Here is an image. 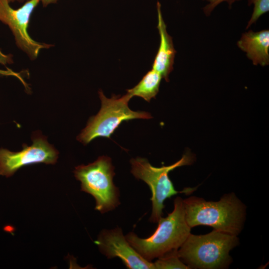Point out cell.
I'll use <instances>...</instances> for the list:
<instances>
[{
    "instance_id": "6",
    "label": "cell",
    "mask_w": 269,
    "mask_h": 269,
    "mask_svg": "<svg viewBox=\"0 0 269 269\" xmlns=\"http://www.w3.org/2000/svg\"><path fill=\"white\" fill-rule=\"evenodd\" d=\"M98 93L101 108L96 116L90 118L86 127L77 137L85 145L98 137L110 138L124 121L152 118L148 112L131 110L128 103L131 98L127 94L122 97L113 95L112 98H108L101 90Z\"/></svg>"
},
{
    "instance_id": "16",
    "label": "cell",
    "mask_w": 269,
    "mask_h": 269,
    "mask_svg": "<svg viewBox=\"0 0 269 269\" xmlns=\"http://www.w3.org/2000/svg\"><path fill=\"white\" fill-rule=\"evenodd\" d=\"M0 75L3 76H13L17 78L22 83L26 89L28 88L26 83L24 81L20 74L7 68L6 70H3L0 69Z\"/></svg>"
},
{
    "instance_id": "15",
    "label": "cell",
    "mask_w": 269,
    "mask_h": 269,
    "mask_svg": "<svg viewBox=\"0 0 269 269\" xmlns=\"http://www.w3.org/2000/svg\"><path fill=\"white\" fill-rule=\"evenodd\" d=\"M239 0H206L208 3L204 7L203 11L206 15H209L213 10L223 1L228 2L231 5L233 2Z\"/></svg>"
},
{
    "instance_id": "18",
    "label": "cell",
    "mask_w": 269,
    "mask_h": 269,
    "mask_svg": "<svg viewBox=\"0 0 269 269\" xmlns=\"http://www.w3.org/2000/svg\"><path fill=\"white\" fill-rule=\"evenodd\" d=\"M58 0H40L44 6H46L49 4L56 3Z\"/></svg>"
},
{
    "instance_id": "11",
    "label": "cell",
    "mask_w": 269,
    "mask_h": 269,
    "mask_svg": "<svg viewBox=\"0 0 269 269\" xmlns=\"http://www.w3.org/2000/svg\"><path fill=\"white\" fill-rule=\"evenodd\" d=\"M238 46L245 52L253 62L265 66L269 64V30L258 32L250 30L243 33L237 42Z\"/></svg>"
},
{
    "instance_id": "9",
    "label": "cell",
    "mask_w": 269,
    "mask_h": 269,
    "mask_svg": "<svg viewBox=\"0 0 269 269\" xmlns=\"http://www.w3.org/2000/svg\"><path fill=\"white\" fill-rule=\"evenodd\" d=\"M95 243L108 259L118 257L128 269H155L153 263L145 260L131 246L120 227L103 230Z\"/></svg>"
},
{
    "instance_id": "13",
    "label": "cell",
    "mask_w": 269,
    "mask_h": 269,
    "mask_svg": "<svg viewBox=\"0 0 269 269\" xmlns=\"http://www.w3.org/2000/svg\"><path fill=\"white\" fill-rule=\"evenodd\" d=\"M177 250L170 251L157 258L153 263L155 269H190L179 258Z\"/></svg>"
},
{
    "instance_id": "1",
    "label": "cell",
    "mask_w": 269,
    "mask_h": 269,
    "mask_svg": "<svg viewBox=\"0 0 269 269\" xmlns=\"http://www.w3.org/2000/svg\"><path fill=\"white\" fill-rule=\"evenodd\" d=\"M185 217L191 228L206 225L238 236L244 228L246 206L234 193L226 194L218 201H208L196 196L183 200Z\"/></svg>"
},
{
    "instance_id": "8",
    "label": "cell",
    "mask_w": 269,
    "mask_h": 269,
    "mask_svg": "<svg viewBox=\"0 0 269 269\" xmlns=\"http://www.w3.org/2000/svg\"><path fill=\"white\" fill-rule=\"evenodd\" d=\"M32 141L30 146L23 144V149L18 152L0 148V175L8 177L26 165L56 162L58 152L45 137L37 135L32 138Z\"/></svg>"
},
{
    "instance_id": "7",
    "label": "cell",
    "mask_w": 269,
    "mask_h": 269,
    "mask_svg": "<svg viewBox=\"0 0 269 269\" xmlns=\"http://www.w3.org/2000/svg\"><path fill=\"white\" fill-rule=\"evenodd\" d=\"M39 1L40 0H29L20 7L13 9L8 0H0V21L8 26L17 46L31 60L37 57L41 49L51 46L50 44L34 40L27 31L31 14Z\"/></svg>"
},
{
    "instance_id": "2",
    "label": "cell",
    "mask_w": 269,
    "mask_h": 269,
    "mask_svg": "<svg viewBox=\"0 0 269 269\" xmlns=\"http://www.w3.org/2000/svg\"><path fill=\"white\" fill-rule=\"evenodd\" d=\"M157 223L156 230L147 238H140L133 232L125 236L131 246L149 262L178 250L191 233V228L185 220L183 201L179 196L174 200L172 212Z\"/></svg>"
},
{
    "instance_id": "3",
    "label": "cell",
    "mask_w": 269,
    "mask_h": 269,
    "mask_svg": "<svg viewBox=\"0 0 269 269\" xmlns=\"http://www.w3.org/2000/svg\"><path fill=\"white\" fill-rule=\"evenodd\" d=\"M239 244L238 236L214 229L205 235L190 233L177 254L190 269H227L232 262L229 253Z\"/></svg>"
},
{
    "instance_id": "10",
    "label": "cell",
    "mask_w": 269,
    "mask_h": 269,
    "mask_svg": "<svg viewBox=\"0 0 269 269\" xmlns=\"http://www.w3.org/2000/svg\"><path fill=\"white\" fill-rule=\"evenodd\" d=\"M158 24L157 29L160 36L159 46L154 59L152 69L159 73L166 81H169L168 76L173 70L176 51L174 48L172 37L168 33L166 25L163 20L159 2L156 5Z\"/></svg>"
},
{
    "instance_id": "20",
    "label": "cell",
    "mask_w": 269,
    "mask_h": 269,
    "mask_svg": "<svg viewBox=\"0 0 269 269\" xmlns=\"http://www.w3.org/2000/svg\"><path fill=\"white\" fill-rule=\"evenodd\" d=\"M16 0H8V1L10 2H13Z\"/></svg>"
},
{
    "instance_id": "5",
    "label": "cell",
    "mask_w": 269,
    "mask_h": 269,
    "mask_svg": "<svg viewBox=\"0 0 269 269\" xmlns=\"http://www.w3.org/2000/svg\"><path fill=\"white\" fill-rule=\"evenodd\" d=\"M115 167L111 158L101 156L94 162L75 167L74 176L81 183V190L92 195L96 201L95 209L105 213L120 204V191L113 182Z\"/></svg>"
},
{
    "instance_id": "17",
    "label": "cell",
    "mask_w": 269,
    "mask_h": 269,
    "mask_svg": "<svg viewBox=\"0 0 269 269\" xmlns=\"http://www.w3.org/2000/svg\"><path fill=\"white\" fill-rule=\"evenodd\" d=\"M12 63V55L11 54H4L0 50V64L4 65Z\"/></svg>"
},
{
    "instance_id": "4",
    "label": "cell",
    "mask_w": 269,
    "mask_h": 269,
    "mask_svg": "<svg viewBox=\"0 0 269 269\" xmlns=\"http://www.w3.org/2000/svg\"><path fill=\"white\" fill-rule=\"evenodd\" d=\"M194 161L195 156L189 151L174 163L160 167L153 166L145 158L137 157L131 159V173L135 178L146 183L152 193V212L149 218L151 222L157 223L162 217L164 202L167 198L178 193L190 194L196 190V187H188L177 191L168 176L170 171L182 166L190 165Z\"/></svg>"
},
{
    "instance_id": "14",
    "label": "cell",
    "mask_w": 269,
    "mask_h": 269,
    "mask_svg": "<svg viewBox=\"0 0 269 269\" xmlns=\"http://www.w3.org/2000/svg\"><path fill=\"white\" fill-rule=\"evenodd\" d=\"M254 4V10L247 28L255 23L262 15L269 10V0H249V4Z\"/></svg>"
},
{
    "instance_id": "12",
    "label": "cell",
    "mask_w": 269,
    "mask_h": 269,
    "mask_svg": "<svg viewBox=\"0 0 269 269\" xmlns=\"http://www.w3.org/2000/svg\"><path fill=\"white\" fill-rule=\"evenodd\" d=\"M162 77L153 69L148 71L139 83L134 87L127 90V94L132 98L134 96L139 97L149 102L155 98L159 92Z\"/></svg>"
},
{
    "instance_id": "19",
    "label": "cell",
    "mask_w": 269,
    "mask_h": 269,
    "mask_svg": "<svg viewBox=\"0 0 269 269\" xmlns=\"http://www.w3.org/2000/svg\"><path fill=\"white\" fill-rule=\"evenodd\" d=\"M16 0L18 1L19 2H23V1H26L29 0Z\"/></svg>"
}]
</instances>
